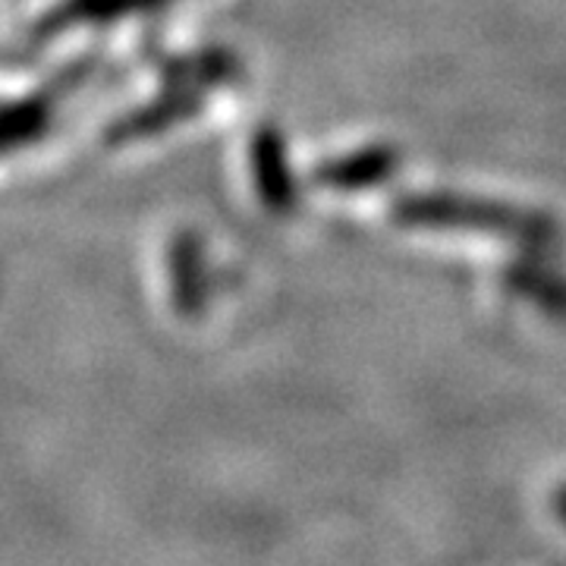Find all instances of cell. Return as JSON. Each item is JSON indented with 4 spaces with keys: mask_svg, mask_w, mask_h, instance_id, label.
Segmentation results:
<instances>
[{
    "mask_svg": "<svg viewBox=\"0 0 566 566\" xmlns=\"http://www.w3.org/2000/svg\"><path fill=\"white\" fill-rule=\"evenodd\" d=\"M394 221L406 227H428V230L491 233L538 255H557L566 240L560 221L547 211L497 202V199L457 196V192L403 196L394 205Z\"/></svg>",
    "mask_w": 566,
    "mask_h": 566,
    "instance_id": "cell-1",
    "label": "cell"
},
{
    "mask_svg": "<svg viewBox=\"0 0 566 566\" xmlns=\"http://www.w3.org/2000/svg\"><path fill=\"white\" fill-rule=\"evenodd\" d=\"M551 255L528 252L516 262L504 264L501 281L510 293L523 296L532 305H538L547 318L566 322V274L547 262Z\"/></svg>",
    "mask_w": 566,
    "mask_h": 566,
    "instance_id": "cell-2",
    "label": "cell"
},
{
    "mask_svg": "<svg viewBox=\"0 0 566 566\" xmlns=\"http://www.w3.org/2000/svg\"><path fill=\"white\" fill-rule=\"evenodd\" d=\"M551 506H554V513H557V520L566 526V482L564 485H557L554 491V497H551Z\"/></svg>",
    "mask_w": 566,
    "mask_h": 566,
    "instance_id": "cell-4",
    "label": "cell"
},
{
    "mask_svg": "<svg viewBox=\"0 0 566 566\" xmlns=\"http://www.w3.org/2000/svg\"><path fill=\"white\" fill-rule=\"evenodd\" d=\"M397 164H400V151L397 148L375 145V148L356 151L353 158L327 164L322 170V180L331 182V186H340V189H363V186H375V182L394 177Z\"/></svg>",
    "mask_w": 566,
    "mask_h": 566,
    "instance_id": "cell-3",
    "label": "cell"
}]
</instances>
